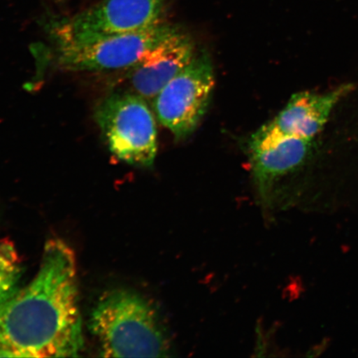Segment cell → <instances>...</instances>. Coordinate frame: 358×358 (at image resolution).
Returning <instances> with one entry per match:
<instances>
[{"label": "cell", "mask_w": 358, "mask_h": 358, "mask_svg": "<svg viewBox=\"0 0 358 358\" xmlns=\"http://www.w3.org/2000/svg\"><path fill=\"white\" fill-rule=\"evenodd\" d=\"M83 346L77 258L51 239L34 278L0 306V357H73Z\"/></svg>", "instance_id": "cell-1"}, {"label": "cell", "mask_w": 358, "mask_h": 358, "mask_svg": "<svg viewBox=\"0 0 358 358\" xmlns=\"http://www.w3.org/2000/svg\"><path fill=\"white\" fill-rule=\"evenodd\" d=\"M90 331L104 357L174 356L171 335L158 311L128 289L105 293L90 317Z\"/></svg>", "instance_id": "cell-2"}, {"label": "cell", "mask_w": 358, "mask_h": 358, "mask_svg": "<svg viewBox=\"0 0 358 358\" xmlns=\"http://www.w3.org/2000/svg\"><path fill=\"white\" fill-rule=\"evenodd\" d=\"M95 119L111 154L140 168L154 164L158 144L154 115L136 93H113L101 101Z\"/></svg>", "instance_id": "cell-3"}, {"label": "cell", "mask_w": 358, "mask_h": 358, "mask_svg": "<svg viewBox=\"0 0 358 358\" xmlns=\"http://www.w3.org/2000/svg\"><path fill=\"white\" fill-rule=\"evenodd\" d=\"M214 84L212 62L203 52L195 55L155 98L157 118L177 140L189 136L198 127L208 110Z\"/></svg>", "instance_id": "cell-4"}, {"label": "cell", "mask_w": 358, "mask_h": 358, "mask_svg": "<svg viewBox=\"0 0 358 358\" xmlns=\"http://www.w3.org/2000/svg\"><path fill=\"white\" fill-rule=\"evenodd\" d=\"M165 0H102L55 28L58 45L80 44L159 22Z\"/></svg>", "instance_id": "cell-5"}, {"label": "cell", "mask_w": 358, "mask_h": 358, "mask_svg": "<svg viewBox=\"0 0 358 358\" xmlns=\"http://www.w3.org/2000/svg\"><path fill=\"white\" fill-rule=\"evenodd\" d=\"M177 29L159 21L145 29L92 42L58 45V64L73 71L129 69Z\"/></svg>", "instance_id": "cell-6"}, {"label": "cell", "mask_w": 358, "mask_h": 358, "mask_svg": "<svg viewBox=\"0 0 358 358\" xmlns=\"http://www.w3.org/2000/svg\"><path fill=\"white\" fill-rule=\"evenodd\" d=\"M350 90V86H343L325 94H294L274 120L253 134L250 149L267 147L282 138L313 140L323 129L334 106Z\"/></svg>", "instance_id": "cell-7"}, {"label": "cell", "mask_w": 358, "mask_h": 358, "mask_svg": "<svg viewBox=\"0 0 358 358\" xmlns=\"http://www.w3.org/2000/svg\"><path fill=\"white\" fill-rule=\"evenodd\" d=\"M312 140L287 137L271 145L250 149V161L259 208L266 216L278 208L282 182L306 162Z\"/></svg>", "instance_id": "cell-8"}, {"label": "cell", "mask_w": 358, "mask_h": 358, "mask_svg": "<svg viewBox=\"0 0 358 358\" xmlns=\"http://www.w3.org/2000/svg\"><path fill=\"white\" fill-rule=\"evenodd\" d=\"M196 53L189 36L177 29L129 67L127 79L133 93L153 100L166 85L189 64Z\"/></svg>", "instance_id": "cell-9"}, {"label": "cell", "mask_w": 358, "mask_h": 358, "mask_svg": "<svg viewBox=\"0 0 358 358\" xmlns=\"http://www.w3.org/2000/svg\"><path fill=\"white\" fill-rule=\"evenodd\" d=\"M24 273V265L15 245L10 240H0V306L22 288Z\"/></svg>", "instance_id": "cell-10"}]
</instances>
